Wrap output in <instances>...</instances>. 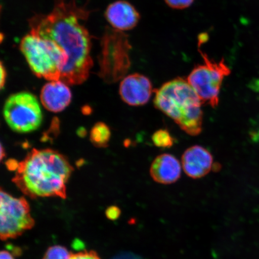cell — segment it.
<instances>
[{
	"label": "cell",
	"instance_id": "obj_20",
	"mask_svg": "<svg viewBox=\"0 0 259 259\" xmlns=\"http://www.w3.org/2000/svg\"><path fill=\"white\" fill-rule=\"evenodd\" d=\"M0 259H15L14 255L8 251L3 250L0 254Z\"/></svg>",
	"mask_w": 259,
	"mask_h": 259
},
{
	"label": "cell",
	"instance_id": "obj_10",
	"mask_svg": "<svg viewBox=\"0 0 259 259\" xmlns=\"http://www.w3.org/2000/svg\"><path fill=\"white\" fill-rule=\"evenodd\" d=\"M213 157L206 148L194 145L184 152L182 156V166L187 176L198 179L208 174L212 169Z\"/></svg>",
	"mask_w": 259,
	"mask_h": 259
},
{
	"label": "cell",
	"instance_id": "obj_9",
	"mask_svg": "<svg viewBox=\"0 0 259 259\" xmlns=\"http://www.w3.org/2000/svg\"><path fill=\"white\" fill-rule=\"evenodd\" d=\"M153 92L151 81L147 76L139 73L130 74L124 77L119 87L121 99L130 106L147 104Z\"/></svg>",
	"mask_w": 259,
	"mask_h": 259
},
{
	"label": "cell",
	"instance_id": "obj_12",
	"mask_svg": "<svg viewBox=\"0 0 259 259\" xmlns=\"http://www.w3.org/2000/svg\"><path fill=\"white\" fill-rule=\"evenodd\" d=\"M72 97L67 84L61 80L50 81L45 84L40 93L42 105L53 112L64 111L69 105Z\"/></svg>",
	"mask_w": 259,
	"mask_h": 259
},
{
	"label": "cell",
	"instance_id": "obj_7",
	"mask_svg": "<svg viewBox=\"0 0 259 259\" xmlns=\"http://www.w3.org/2000/svg\"><path fill=\"white\" fill-rule=\"evenodd\" d=\"M3 115L9 127L19 134L36 131L43 121V113L37 97L26 92L8 97L3 108Z\"/></svg>",
	"mask_w": 259,
	"mask_h": 259
},
{
	"label": "cell",
	"instance_id": "obj_15",
	"mask_svg": "<svg viewBox=\"0 0 259 259\" xmlns=\"http://www.w3.org/2000/svg\"><path fill=\"white\" fill-rule=\"evenodd\" d=\"M152 141L158 148H169L172 147L174 139L167 130L160 129L152 136Z\"/></svg>",
	"mask_w": 259,
	"mask_h": 259
},
{
	"label": "cell",
	"instance_id": "obj_18",
	"mask_svg": "<svg viewBox=\"0 0 259 259\" xmlns=\"http://www.w3.org/2000/svg\"><path fill=\"white\" fill-rule=\"evenodd\" d=\"M71 259H100L98 255L93 251H82L72 255Z\"/></svg>",
	"mask_w": 259,
	"mask_h": 259
},
{
	"label": "cell",
	"instance_id": "obj_11",
	"mask_svg": "<svg viewBox=\"0 0 259 259\" xmlns=\"http://www.w3.org/2000/svg\"><path fill=\"white\" fill-rule=\"evenodd\" d=\"M107 21L116 30L124 31L132 30L140 20V14L131 3L119 0L112 3L106 9Z\"/></svg>",
	"mask_w": 259,
	"mask_h": 259
},
{
	"label": "cell",
	"instance_id": "obj_17",
	"mask_svg": "<svg viewBox=\"0 0 259 259\" xmlns=\"http://www.w3.org/2000/svg\"><path fill=\"white\" fill-rule=\"evenodd\" d=\"M194 0H164L166 4L175 9H184L190 7Z\"/></svg>",
	"mask_w": 259,
	"mask_h": 259
},
{
	"label": "cell",
	"instance_id": "obj_14",
	"mask_svg": "<svg viewBox=\"0 0 259 259\" xmlns=\"http://www.w3.org/2000/svg\"><path fill=\"white\" fill-rule=\"evenodd\" d=\"M111 130L105 123L97 122L91 131L90 139L97 147H106L111 139Z\"/></svg>",
	"mask_w": 259,
	"mask_h": 259
},
{
	"label": "cell",
	"instance_id": "obj_19",
	"mask_svg": "<svg viewBox=\"0 0 259 259\" xmlns=\"http://www.w3.org/2000/svg\"><path fill=\"white\" fill-rule=\"evenodd\" d=\"M0 76H1V79H0V87H1V89H3L4 88L6 83L7 72H6V68L3 66L2 63H1V72H0Z\"/></svg>",
	"mask_w": 259,
	"mask_h": 259
},
{
	"label": "cell",
	"instance_id": "obj_3",
	"mask_svg": "<svg viewBox=\"0 0 259 259\" xmlns=\"http://www.w3.org/2000/svg\"><path fill=\"white\" fill-rule=\"evenodd\" d=\"M154 103L188 135L202 132V103L187 80L177 77L164 83L155 91Z\"/></svg>",
	"mask_w": 259,
	"mask_h": 259
},
{
	"label": "cell",
	"instance_id": "obj_1",
	"mask_svg": "<svg viewBox=\"0 0 259 259\" xmlns=\"http://www.w3.org/2000/svg\"><path fill=\"white\" fill-rule=\"evenodd\" d=\"M77 0H56L48 14L29 19L31 33L56 44L67 55L60 80L67 85H79L88 78L93 61L92 41L83 23L90 11Z\"/></svg>",
	"mask_w": 259,
	"mask_h": 259
},
{
	"label": "cell",
	"instance_id": "obj_13",
	"mask_svg": "<svg viewBox=\"0 0 259 259\" xmlns=\"http://www.w3.org/2000/svg\"><path fill=\"white\" fill-rule=\"evenodd\" d=\"M150 172L155 182L166 185L173 184L177 182L181 177V164L172 155L161 154L152 163Z\"/></svg>",
	"mask_w": 259,
	"mask_h": 259
},
{
	"label": "cell",
	"instance_id": "obj_2",
	"mask_svg": "<svg viewBox=\"0 0 259 259\" xmlns=\"http://www.w3.org/2000/svg\"><path fill=\"white\" fill-rule=\"evenodd\" d=\"M15 170L14 183L27 195L65 197L73 167L56 151L33 149L18 163Z\"/></svg>",
	"mask_w": 259,
	"mask_h": 259
},
{
	"label": "cell",
	"instance_id": "obj_5",
	"mask_svg": "<svg viewBox=\"0 0 259 259\" xmlns=\"http://www.w3.org/2000/svg\"><path fill=\"white\" fill-rule=\"evenodd\" d=\"M131 44L124 32L108 28L102 38L99 75L107 82L123 79L131 67Z\"/></svg>",
	"mask_w": 259,
	"mask_h": 259
},
{
	"label": "cell",
	"instance_id": "obj_4",
	"mask_svg": "<svg viewBox=\"0 0 259 259\" xmlns=\"http://www.w3.org/2000/svg\"><path fill=\"white\" fill-rule=\"evenodd\" d=\"M20 50L37 77L49 81L60 80L67 57L54 41L30 32L22 38Z\"/></svg>",
	"mask_w": 259,
	"mask_h": 259
},
{
	"label": "cell",
	"instance_id": "obj_16",
	"mask_svg": "<svg viewBox=\"0 0 259 259\" xmlns=\"http://www.w3.org/2000/svg\"><path fill=\"white\" fill-rule=\"evenodd\" d=\"M72 255L63 246L54 245L48 248L43 259H71Z\"/></svg>",
	"mask_w": 259,
	"mask_h": 259
},
{
	"label": "cell",
	"instance_id": "obj_8",
	"mask_svg": "<svg viewBox=\"0 0 259 259\" xmlns=\"http://www.w3.org/2000/svg\"><path fill=\"white\" fill-rule=\"evenodd\" d=\"M0 234L2 239L15 238L34 225L30 207L24 198L2 191L0 197Z\"/></svg>",
	"mask_w": 259,
	"mask_h": 259
},
{
	"label": "cell",
	"instance_id": "obj_6",
	"mask_svg": "<svg viewBox=\"0 0 259 259\" xmlns=\"http://www.w3.org/2000/svg\"><path fill=\"white\" fill-rule=\"evenodd\" d=\"M198 51L203 58V64L197 65L187 77V80L199 97L202 103L212 108L219 105L220 89L223 79L231 73L224 60L215 61L210 59L201 49L199 40Z\"/></svg>",
	"mask_w": 259,
	"mask_h": 259
}]
</instances>
